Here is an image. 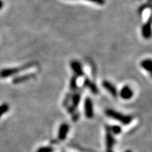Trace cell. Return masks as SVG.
I'll use <instances>...</instances> for the list:
<instances>
[{
    "label": "cell",
    "instance_id": "6da1fadb",
    "mask_svg": "<svg viewBox=\"0 0 152 152\" xmlns=\"http://www.w3.org/2000/svg\"><path fill=\"white\" fill-rule=\"evenodd\" d=\"M105 113L107 116L111 118L112 119L119 121L124 125H128L132 121V118L130 115H124L120 112H118L115 110L108 109L105 111Z\"/></svg>",
    "mask_w": 152,
    "mask_h": 152
},
{
    "label": "cell",
    "instance_id": "7a4b0ae2",
    "mask_svg": "<svg viewBox=\"0 0 152 152\" xmlns=\"http://www.w3.org/2000/svg\"><path fill=\"white\" fill-rule=\"evenodd\" d=\"M34 65H35V63L30 62V63H28V64H25L24 66H23L20 68H8V69L2 70V71L0 72V77H9V76L15 75V74L18 73V72L25 71V70L28 69V68H30L31 67H33Z\"/></svg>",
    "mask_w": 152,
    "mask_h": 152
},
{
    "label": "cell",
    "instance_id": "3957f363",
    "mask_svg": "<svg viewBox=\"0 0 152 152\" xmlns=\"http://www.w3.org/2000/svg\"><path fill=\"white\" fill-rule=\"evenodd\" d=\"M81 92L82 91H77V92L74 93L73 94H72V104L71 106H68L67 109L70 113L73 114L76 111V109H77L81 99Z\"/></svg>",
    "mask_w": 152,
    "mask_h": 152
},
{
    "label": "cell",
    "instance_id": "277c9868",
    "mask_svg": "<svg viewBox=\"0 0 152 152\" xmlns=\"http://www.w3.org/2000/svg\"><path fill=\"white\" fill-rule=\"evenodd\" d=\"M115 144V139L109 126H106V152H113V148Z\"/></svg>",
    "mask_w": 152,
    "mask_h": 152
},
{
    "label": "cell",
    "instance_id": "5b68a950",
    "mask_svg": "<svg viewBox=\"0 0 152 152\" xmlns=\"http://www.w3.org/2000/svg\"><path fill=\"white\" fill-rule=\"evenodd\" d=\"M85 113L88 119H92L94 117V109H93L92 101L90 97H87L85 100L84 104Z\"/></svg>",
    "mask_w": 152,
    "mask_h": 152
},
{
    "label": "cell",
    "instance_id": "8992f818",
    "mask_svg": "<svg viewBox=\"0 0 152 152\" xmlns=\"http://www.w3.org/2000/svg\"><path fill=\"white\" fill-rule=\"evenodd\" d=\"M70 65H71L72 71L75 73V76H77V77H83L84 76L85 72L83 71L81 64L79 61L75 60L71 61Z\"/></svg>",
    "mask_w": 152,
    "mask_h": 152
},
{
    "label": "cell",
    "instance_id": "52a82bcc",
    "mask_svg": "<svg viewBox=\"0 0 152 152\" xmlns=\"http://www.w3.org/2000/svg\"><path fill=\"white\" fill-rule=\"evenodd\" d=\"M142 34L144 38L149 39L152 35V18H150L142 28Z\"/></svg>",
    "mask_w": 152,
    "mask_h": 152
},
{
    "label": "cell",
    "instance_id": "ba28073f",
    "mask_svg": "<svg viewBox=\"0 0 152 152\" xmlns=\"http://www.w3.org/2000/svg\"><path fill=\"white\" fill-rule=\"evenodd\" d=\"M133 94H134V92H133L132 89L130 88V87H129L128 85H125L120 91L121 97L125 100L130 99L133 96Z\"/></svg>",
    "mask_w": 152,
    "mask_h": 152
},
{
    "label": "cell",
    "instance_id": "9c48e42d",
    "mask_svg": "<svg viewBox=\"0 0 152 152\" xmlns=\"http://www.w3.org/2000/svg\"><path fill=\"white\" fill-rule=\"evenodd\" d=\"M102 85H103L104 88L106 90V91H108L114 97H116L118 96L116 87L114 86L111 83H110L109 81L104 80L103 83H102Z\"/></svg>",
    "mask_w": 152,
    "mask_h": 152
},
{
    "label": "cell",
    "instance_id": "30bf717a",
    "mask_svg": "<svg viewBox=\"0 0 152 152\" xmlns=\"http://www.w3.org/2000/svg\"><path fill=\"white\" fill-rule=\"evenodd\" d=\"M83 85H84V87L88 88L89 90L93 93V94H98L99 90H98L97 86L95 85L94 82H92L90 79H89L88 77H85L84 80V83H83Z\"/></svg>",
    "mask_w": 152,
    "mask_h": 152
},
{
    "label": "cell",
    "instance_id": "8fae6325",
    "mask_svg": "<svg viewBox=\"0 0 152 152\" xmlns=\"http://www.w3.org/2000/svg\"><path fill=\"white\" fill-rule=\"evenodd\" d=\"M69 131V125L67 123H63L61 125L59 130H58V139L61 141H63L66 138L67 134Z\"/></svg>",
    "mask_w": 152,
    "mask_h": 152
},
{
    "label": "cell",
    "instance_id": "7c38bea8",
    "mask_svg": "<svg viewBox=\"0 0 152 152\" xmlns=\"http://www.w3.org/2000/svg\"><path fill=\"white\" fill-rule=\"evenodd\" d=\"M140 65L143 69L145 70L149 73V75L152 77V59L151 58H146V59L142 60Z\"/></svg>",
    "mask_w": 152,
    "mask_h": 152
},
{
    "label": "cell",
    "instance_id": "4fadbf2b",
    "mask_svg": "<svg viewBox=\"0 0 152 152\" xmlns=\"http://www.w3.org/2000/svg\"><path fill=\"white\" fill-rule=\"evenodd\" d=\"M35 74H33V73H30V74H28V75H23V76H20V77H16V78H15L14 80H13V83H15V84L23 83V82H25V81L28 80L33 78V77H35Z\"/></svg>",
    "mask_w": 152,
    "mask_h": 152
},
{
    "label": "cell",
    "instance_id": "5bb4252c",
    "mask_svg": "<svg viewBox=\"0 0 152 152\" xmlns=\"http://www.w3.org/2000/svg\"><path fill=\"white\" fill-rule=\"evenodd\" d=\"M77 77L75 75H73L71 77V81H70V90L71 92H75L77 91Z\"/></svg>",
    "mask_w": 152,
    "mask_h": 152
},
{
    "label": "cell",
    "instance_id": "9a60e30c",
    "mask_svg": "<svg viewBox=\"0 0 152 152\" xmlns=\"http://www.w3.org/2000/svg\"><path fill=\"white\" fill-rule=\"evenodd\" d=\"M111 128V131L113 134H119L121 132V128L118 125H113V126L110 127Z\"/></svg>",
    "mask_w": 152,
    "mask_h": 152
},
{
    "label": "cell",
    "instance_id": "2e32d148",
    "mask_svg": "<svg viewBox=\"0 0 152 152\" xmlns=\"http://www.w3.org/2000/svg\"><path fill=\"white\" fill-rule=\"evenodd\" d=\"M54 149L51 147H44L38 149L36 152H53Z\"/></svg>",
    "mask_w": 152,
    "mask_h": 152
},
{
    "label": "cell",
    "instance_id": "e0dca14e",
    "mask_svg": "<svg viewBox=\"0 0 152 152\" xmlns=\"http://www.w3.org/2000/svg\"><path fill=\"white\" fill-rule=\"evenodd\" d=\"M8 110H9V106L7 105V104H4V105L0 106V116H1L4 113H5V112L8 111Z\"/></svg>",
    "mask_w": 152,
    "mask_h": 152
},
{
    "label": "cell",
    "instance_id": "ac0fdd59",
    "mask_svg": "<svg viewBox=\"0 0 152 152\" xmlns=\"http://www.w3.org/2000/svg\"><path fill=\"white\" fill-rule=\"evenodd\" d=\"M87 1H91V2L97 4L99 5H104L106 3V0H87Z\"/></svg>",
    "mask_w": 152,
    "mask_h": 152
},
{
    "label": "cell",
    "instance_id": "d6986e66",
    "mask_svg": "<svg viewBox=\"0 0 152 152\" xmlns=\"http://www.w3.org/2000/svg\"><path fill=\"white\" fill-rule=\"evenodd\" d=\"M79 117H80V114L78 113V112L75 111V113H73V116H72L73 118H72V120H73V121H76L77 120H78Z\"/></svg>",
    "mask_w": 152,
    "mask_h": 152
},
{
    "label": "cell",
    "instance_id": "ffe728a7",
    "mask_svg": "<svg viewBox=\"0 0 152 152\" xmlns=\"http://www.w3.org/2000/svg\"><path fill=\"white\" fill-rule=\"evenodd\" d=\"M2 7H3V2L0 0V9L2 8Z\"/></svg>",
    "mask_w": 152,
    "mask_h": 152
},
{
    "label": "cell",
    "instance_id": "44dd1931",
    "mask_svg": "<svg viewBox=\"0 0 152 152\" xmlns=\"http://www.w3.org/2000/svg\"><path fill=\"white\" fill-rule=\"evenodd\" d=\"M125 152H132V151H131V150H127V151H125Z\"/></svg>",
    "mask_w": 152,
    "mask_h": 152
},
{
    "label": "cell",
    "instance_id": "7402d4cb",
    "mask_svg": "<svg viewBox=\"0 0 152 152\" xmlns=\"http://www.w3.org/2000/svg\"><path fill=\"white\" fill-rule=\"evenodd\" d=\"M149 1H152V0H149Z\"/></svg>",
    "mask_w": 152,
    "mask_h": 152
}]
</instances>
